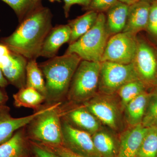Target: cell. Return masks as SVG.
Returning <instances> with one entry per match:
<instances>
[{
	"label": "cell",
	"instance_id": "obj_40",
	"mask_svg": "<svg viewBox=\"0 0 157 157\" xmlns=\"http://www.w3.org/2000/svg\"><path fill=\"white\" fill-rule=\"evenodd\" d=\"M153 126H155L157 127V121H156V122L155 123V124H154V125Z\"/></svg>",
	"mask_w": 157,
	"mask_h": 157
},
{
	"label": "cell",
	"instance_id": "obj_37",
	"mask_svg": "<svg viewBox=\"0 0 157 157\" xmlns=\"http://www.w3.org/2000/svg\"><path fill=\"white\" fill-rule=\"evenodd\" d=\"M37 2H39V1H41V0H36ZM50 2H60L61 0H49Z\"/></svg>",
	"mask_w": 157,
	"mask_h": 157
},
{
	"label": "cell",
	"instance_id": "obj_31",
	"mask_svg": "<svg viewBox=\"0 0 157 157\" xmlns=\"http://www.w3.org/2000/svg\"><path fill=\"white\" fill-rule=\"evenodd\" d=\"M43 145L60 157H85L73 152L63 144L56 146Z\"/></svg>",
	"mask_w": 157,
	"mask_h": 157
},
{
	"label": "cell",
	"instance_id": "obj_6",
	"mask_svg": "<svg viewBox=\"0 0 157 157\" xmlns=\"http://www.w3.org/2000/svg\"><path fill=\"white\" fill-rule=\"evenodd\" d=\"M101 65L98 86L100 94H115L124 85L139 79L132 63L122 64L102 62Z\"/></svg>",
	"mask_w": 157,
	"mask_h": 157
},
{
	"label": "cell",
	"instance_id": "obj_24",
	"mask_svg": "<svg viewBox=\"0 0 157 157\" xmlns=\"http://www.w3.org/2000/svg\"><path fill=\"white\" fill-rule=\"evenodd\" d=\"M147 90L144 84L139 79L130 82L123 86L117 93L120 98V104L123 112L129 102L140 94L147 91Z\"/></svg>",
	"mask_w": 157,
	"mask_h": 157
},
{
	"label": "cell",
	"instance_id": "obj_14",
	"mask_svg": "<svg viewBox=\"0 0 157 157\" xmlns=\"http://www.w3.org/2000/svg\"><path fill=\"white\" fill-rule=\"evenodd\" d=\"M27 63V59L24 57L11 51L10 61L2 69L9 83L19 89L26 86Z\"/></svg>",
	"mask_w": 157,
	"mask_h": 157
},
{
	"label": "cell",
	"instance_id": "obj_8",
	"mask_svg": "<svg viewBox=\"0 0 157 157\" xmlns=\"http://www.w3.org/2000/svg\"><path fill=\"white\" fill-rule=\"evenodd\" d=\"M137 51L132 63L138 79L147 89L157 87V52L146 40L137 36Z\"/></svg>",
	"mask_w": 157,
	"mask_h": 157
},
{
	"label": "cell",
	"instance_id": "obj_30",
	"mask_svg": "<svg viewBox=\"0 0 157 157\" xmlns=\"http://www.w3.org/2000/svg\"><path fill=\"white\" fill-rule=\"evenodd\" d=\"M31 144L36 157H60L39 142L32 141Z\"/></svg>",
	"mask_w": 157,
	"mask_h": 157
},
{
	"label": "cell",
	"instance_id": "obj_32",
	"mask_svg": "<svg viewBox=\"0 0 157 157\" xmlns=\"http://www.w3.org/2000/svg\"><path fill=\"white\" fill-rule=\"evenodd\" d=\"M64 2L63 8L65 17H68L71 7L74 5H80L86 9L89 6L91 0H63Z\"/></svg>",
	"mask_w": 157,
	"mask_h": 157
},
{
	"label": "cell",
	"instance_id": "obj_20",
	"mask_svg": "<svg viewBox=\"0 0 157 157\" xmlns=\"http://www.w3.org/2000/svg\"><path fill=\"white\" fill-rule=\"evenodd\" d=\"M98 13L95 11H87L81 16L69 21L68 25L71 29V36L68 42L69 45L76 42L94 26Z\"/></svg>",
	"mask_w": 157,
	"mask_h": 157
},
{
	"label": "cell",
	"instance_id": "obj_1",
	"mask_svg": "<svg viewBox=\"0 0 157 157\" xmlns=\"http://www.w3.org/2000/svg\"><path fill=\"white\" fill-rule=\"evenodd\" d=\"M52 18L50 9L40 5L21 21L13 33L2 39V43L28 60L36 59L52 29Z\"/></svg>",
	"mask_w": 157,
	"mask_h": 157
},
{
	"label": "cell",
	"instance_id": "obj_11",
	"mask_svg": "<svg viewBox=\"0 0 157 157\" xmlns=\"http://www.w3.org/2000/svg\"><path fill=\"white\" fill-rule=\"evenodd\" d=\"M147 128L142 124L129 127L119 137L117 157H136Z\"/></svg>",
	"mask_w": 157,
	"mask_h": 157
},
{
	"label": "cell",
	"instance_id": "obj_36",
	"mask_svg": "<svg viewBox=\"0 0 157 157\" xmlns=\"http://www.w3.org/2000/svg\"><path fill=\"white\" fill-rule=\"evenodd\" d=\"M117 1L121 2L124 3L128 6H130L141 1V0H117Z\"/></svg>",
	"mask_w": 157,
	"mask_h": 157
},
{
	"label": "cell",
	"instance_id": "obj_2",
	"mask_svg": "<svg viewBox=\"0 0 157 157\" xmlns=\"http://www.w3.org/2000/svg\"><path fill=\"white\" fill-rule=\"evenodd\" d=\"M81 60L75 54L65 53L49 59L40 65L45 79V100L48 102L59 103L67 94L73 75Z\"/></svg>",
	"mask_w": 157,
	"mask_h": 157
},
{
	"label": "cell",
	"instance_id": "obj_5",
	"mask_svg": "<svg viewBox=\"0 0 157 157\" xmlns=\"http://www.w3.org/2000/svg\"><path fill=\"white\" fill-rule=\"evenodd\" d=\"M60 102L51 104L46 111L37 116L31 122L29 135L37 142L47 145L56 146L63 144Z\"/></svg>",
	"mask_w": 157,
	"mask_h": 157
},
{
	"label": "cell",
	"instance_id": "obj_34",
	"mask_svg": "<svg viewBox=\"0 0 157 157\" xmlns=\"http://www.w3.org/2000/svg\"><path fill=\"white\" fill-rule=\"evenodd\" d=\"M9 82L3 75L2 70L0 69V87H6L9 84Z\"/></svg>",
	"mask_w": 157,
	"mask_h": 157
},
{
	"label": "cell",
	"instance_id": "obj_15",
	"mask_svg": "<svg viewBox=\"0 0 157 157\" xmlns=\"http://www.w3.org/2000/svg\"><path fill=\"white\" fill-rule=\"evenodd\" d=\"M9 110L7 106L0 113V144L9 140L15 132L30 123L34 119L32 115L21 117H12Z\"/></svg>",
	"mask_w": 157,
	"mask_h": 157
},
{
	"label": "cell",
	"instance_id": "obj_13",
	"mask_svg": "<svg viewBox=\"0 0 157 157\" xmlns=\"http://www.w3.org/2000/svg\"><path fill=\"white\" fill-rule=\"evenodd\" d=\"M71 29L68 25H62L52 28L45 39L40 56L50 59L56 56L60 48L69 42Z\"/></svg>",
	"mask_w": 157,
	"mask_h": 157
},
{
	"label": "cell",
	"instance_id": "obj_16",
	"mask_svg": "<svg viewBox=\"0 0 157 157\" xmlns=\"http://www.w3.org/2000/svg\"><path fill=\"white\" fill-rule=\"evenodd\" d=\"M95 147L101 157H117L119 139L112 132L101 128L92 135Z\"/></svg>",
	"mask_w": 157,
	"mask_h": 157
},
{
	"label": "cell",
	"instance_id": "obj_23",
	"mask_svg": "<svg viewBox=\"0 0 157 157\" xmlns=\"http://www.w3.org/2000/svg\"><path fill=\"white\" fill-rule=\"evenodd\" d=\"M36 59H32L28 60L26 86L33 88L46 97V87L44 76Z\"/></svg>",
	"mask_w": 157,
	"mask_h": 157
},
{
	"label": "cell",
	"instance_id": "obj_7",
	"mask_svg": "<svg viewBox=\"0 0 157 157\" xmlns=\"http://www.w3.org/2000/svg\"><path fill=\"white\" fill-rule=\"evenodd\" d=\"M113 96L98 94L84 103V107L101 123L111 131L118 132L123 127V111L119 101L118 102Z\"/></svg>",
	"mask_w": 157,
	"mask_h": 157
},
{
	"label": "cell",
	"instance_id": "obj_25",
	"mask_svg": "<svg viewBox=\"0 0 157 157\" xmlns=\"http://www.w3.org/2000/svg\"><path fill=\"white\" fill-rule=\"evenodd\" d=\"M136 157H157V127L147 128Z\"/></svg>",
	"mask_w": 157,
	"mask_h": 157
},
{
	"label": "cell",
	"instance_id": "obj_33",
	"mask_svg": "<svg viewBox=\"0 0 157 157\" xmlns=\"http://www.w3.org/2000/svg\"><path fill=\"white\" fill-rule=\"evenodd\" d=\"M11 51L4 44H0V57L8 55L11 53Z\"/></svg>",
	"mask_w": 157,
	"mask_h": 157
},
{
	"label": "cell",
	"instance_id": "obj_3",
	"mask_svg": "<svg viewBox=\"0 0 157 157\" xmlns=\"http://www.w3.org/2000/svg\"><path fill=\"white\" fill-rule=\"evenodd\" d=\"M106 15L98 13L94 26L76 42L70 44L65 54H75L82 60L101 63L110 37L106 26Z\"/></svg>",
	"mask_w": 157,
	"mask_h": 157
},
{
	"label": "cell",
	"instance_id": "obj_19",
	"mask_svg": "<svg viewBox=\"0 0 157 157\" xmlns=\"http://www.w3.org/2000/svg\"><path fill=\"white\" fill-rule=\"evenodd\" d=\"M149 92L145 91L129 102L123 110L124 119L129 127L142 123Z\"/></svg>",
	"mask_w": 157,
	"mask_h": 157
},
{
	"label": "cell",
	"instance_id": "obj_28",
	"mask_svg": "<svg viewBox=\"0 0 157 157\" xmlns=\"http://www.w3.org/2000/svg\"><path fill=\"white\" fill-rule=\"evenodd\" d=\"M146 29L152 36L157 39V1L151 5Z\"/></svg>",
	"mask_w": 157,
	"mask_h": 157
},
{
	"label": "cell",
	"instance_id": "obj_21",
	"mask_svg": "<svg viewBox=\"0 0 157 157\" xmlns=\"http://www.w3.org/2000/svg\"><path fill=\"white\" fill-rule=\"evenodd\" d=\"M24 133L18 130L8 140L0 144V157H25Z\"/></svg>",
	"mask_w": 157,
	"mask_h": 157
},
{
	"label": "cell",
	"instance_id": "obj_18",
	"mask_svg": "<svg viewBox=\"0 0 157 157\" xmlns=\"http://www.w3.org/2000/svg\"><path fill=\"white\" fill-rule=\"evenodd\" d=\"M128 9V6L118 1L106 11V26L110 36L123 32Z\"/></svg>",
	"mask_w": 157,
	"mask_h": 157
},
{
	"label": "cell",
	"instance_id": "obj_17",
	"mask_svg": "<svg viewBox=\"0 0 157 157\" xmlns=\"http://www.w3.org/2000/svg\"><path fill=\"white\" fill-rule=\"evenodd\" d=\"M69 120L78 129L93 135L101 128V123L84 107L72 109L68 113Z\"/></svg>",
	"mask_w": 157,
	"mask_h": 157
},
{
	"label": "cell",
	"instance_id": "obj_10",
	"mask_svg": "<svg viewBox=\"0 0 157 157\" xmlns=\"http://www.w3.org/2000/svg\"><path fill=\"white\" fill-rule=\"evenodd\" d=\"M63 145L85 157H101L94 145L92 135L76 128L67 121H62Z\"/></svg>",
	"mask_w": 157,
	"mask_h": 157
},
{
	"label": "cell",
	"instance_id": "obj_29",
	"mask_svg": "<svg viewBox=\"0 0 157 157\" xmlns=\"http://www.w3.org/2000/svg\"><path fill=\"white\" fill-rule=\"evenodd\" d=\"M117 2V0H91L89 6L85 10L104 13Z\"/></svg>",
	"mask_w": 157,
	"mask_h": 157
},
{
	"label": "cell",
	"instance_id": "obj_35",
	"mask_svg": "<svg viewBox=\"0 0 157 157\" xmlns=\"http://www.w3.org/2000/svg\"><path fill=\"white\" fill-rule=\"evenodd\" d=\"M8 100V97L6 93L0 89V105H4Z\"/></svg>",
	"mask_w": 157,
	"mask_h": 157
},
{
	"label": "cell",
	"instance_id": "obj_4",
	"mask_svg": "<svg viewBox=\"0 0 157 157\" xmlns=\"http://www.w3.org/2000/svg\"><path fill=\"white\" fill-rule=\"evenodd\" d=\"M101 63L82 60L74 73L68 98L76 103H85L98 94Z\"/></svg>",
	"mask_w": 157,
	"mask_h": 157
},
{
	"label": "cell",
	"instance_id": "obj_22",
	"mask_svg": "<svg viewBox=\"0 0 157 157\" xmlns=\"http://www.w3.org/2000/svg\"><path fill=\"white\" fill-rule=\"evenodd\" d=\"M13 97L15 107L33 109L38 108L46 99L45 96L37 90L28 86L20 89Z\"/></svg>",
	"mask_w": 157,
	"mask_h": 157
},
{
	"label": "cell",
	"instance_id": "obj_38",
	"mask_svg": "<svg viewBox=\"0 0 157 157\" xmlns=\"http://www.w3.org/2000/svg\"><path fill=\"white\" fill-rule=\"evenodd\" d=\"M6 106L5 105H0V113L2 112V111L6 108Z\"/></svg>",
	"mask_w": 157,
	"mask_h": 157
},
{
	"label": "cell",
	"instance_id": "obj_9",
	"mask_svg": "<svg viewBox=\"0 0 157 157\" xmlns=\"http://www.w3.org/2000/svg\"><path fill=\"white\" fill-rule=\"evenodd\" d=\"M137 45V35L123 32L112 35L107 42L101 62L132 63Z\"/></svg>",
	"mask_w": 157,
	"mask_h": 157
},
{
	"label": "cell",
	"instance_id": "obj_27",
	"mask_svg": "<svg viewBox=\"0 0 157 157\" xmlns=\"http://www.w3.org/2000/svg\"><path fill=\"white\" fill-rule=\"evenodd\" d=\"M157 121V87L150 92L142 124L144 126H152Z\"/></svg>",
	"mask_w": 157,
	"mask_h": 157
},
{
	"label": "cell",
	"instance_id": "obj_39",
	"mask_svg": "<svg viewBox=\"0 0 157 157\" xmlns=\"http://www.w3.org/2000/svg\"><path fill=\"white\" fill-rule=\"evenodd\" d=\"M144 1H146V2L149 3L150 4H151L152 3H153L154 2H156L157 0H144Z\"/></svg>",
	"mask_w": 157,
	"mask_h": 157
},
{
	"label": "cell",
	"instance_id": "obj_26",
	"mask_svg": "<svg viewBox=\"0 0 157 157\" xmlns=\"http://www.w3.org/2000/svg\"><path fill=\"white\" fill-rule=\"evenodd\" d=\"M13 9L21 21L31 11L42 5L41 1L36 0H1Z\"/></svg>",
	"mask_w": 157,
	"mask_h": 157
},
{
	"label": "cell",
	"instance_id": "obj_12",
	"mask_svg": "<svg viewBox=\"0 0 157 157\" xmlns=\"http://www.w3.org/2000/svg\"><path fill=\"white\" fill-rule=\"evenodd\" d=\"M151 5L148 2L141 0L129 6L127 22L123 32L137 35L146 29Z\"/></svg>",
	"mask_w": 157,
	"mask_h": 157
},
{
	"label": "cell",
	"instance_id": "obj_41",
	"mask_svg": "<svg viewBox=\"0 0 157 157\" xmlns=\"http://www.w3.org/2000/svg\"></svg>",
	"mask_w": 157,
	"mask_h": 157
}]
</instances>
